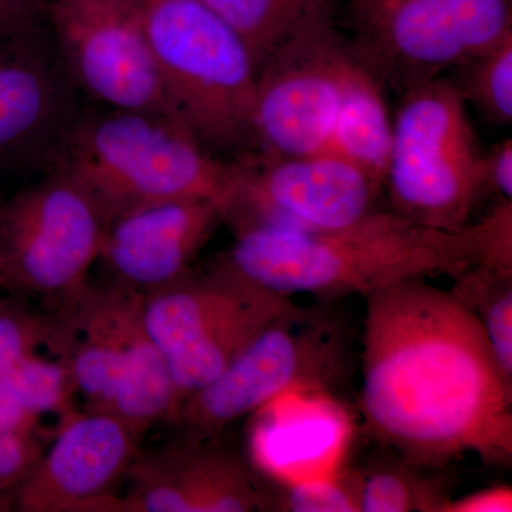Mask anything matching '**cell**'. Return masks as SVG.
<instances>
[{
  "label": "cell",
  "instance_id": "1",
  "mask_svg": "<svg viewBox=\"0 0 512 512\" xmlns=\"http://www.w3.org/2000/svg\"><path fill=\"white\" fill-rule=\"evenodd\" d=\"M366 301L360 407L367 431L417 467H443L464 454L507 467L512 386L473 313L427 278Z\"/></svg>",
  "mask_w": 512,
  "mask_h": 512
},
{
  "label": "cell",
  "instance_id": "2",
  "mask_svg": "<svg viewBox=\"0 0 512 512\" xmlns=\"http://www.w3.org/2000/svg\"><path fill=\"white\" fill-rule=\"evenodd\" d=\"M222 262L256 285L281 295L336 299L383 291L412 278H430L477 265L470 225L447 232L392 211L328 231L256 227L235 232Z\"/></svg>",
  "mask_w": 512,
  "mask_h": 512
},
{
  "label": "cell",
  "instance_id": "3",
  "mask_svg": "<svg viewBox=\"0 0 512 512\" xmlns=\"http://www.w3.org/2000/svg\"><path fill=\"white\" fill-rule=\"evenodd\" d=\"M242 170L244 158L220 160L164 114L110 107L80 110L45 167L79 185L107 225L163 202L228 204Z\"/></svg>",
  "mask_w": 512,
  "mask_h": 512
},
{
  "label": "cell",
  "instance_id": "4",
  "mask_svg": "<svg viewBox=\"0 0 512 512\" xmlns=\"http://www.w3.org/2000/svg\"><path fill=\"white\" fill-rule=\"evenodd\" d=\"M146 22L174 121L214 156H254L258 70L241 37L201 0H146Z\"/></svg>",
  "mask_w": 512,
  "mask_h": 512
},
{
  "label": "cell",
  "instance_id": "5",
  "mask_svg": "<svg viewBox=\"0 0 512 512\" xmlns=\"http://www.w3.org/2000/svg\"><path fill=\"white\" fill-rule=\"evenodd\" d=\"M50 313V352L69 366L86 409L113 414L138 439L156 424L173 421L183 400L148 332L144 292L89 281Z\"/></svg>",
  "mask_w": 512,
  "mask_h": 512
},
{
  "label": "cell",
  "instance_id": "6",
  "mask_svg": "<svg viewBox=\"0 0 512 512\" xmlns=\"http://www.w3.org/2000/svg\"><path fill=\"white\" fill-rule=\"evenodd\" d=\"M348 326L322 308L295 305L269 323L210 383L190 394L170 424L183 440H217L232 421L292 390L326 392L353 367Z\"/></svg>",
  "mask_w": 512,
  "mask_h": 512
},
{
  "label": "cell",
  "instance_id": "7",
  "mask_svg": "<svg viewBox=\"0 0 512 512\" xmlns=\"http://www.w3.org/2000/svg\"><path fill=\"white\" fill-rule=\"evenodd\" d=\"M402 94L384 180L390 211L423 227L461 231L485 192L484 153L467 103L441 76Z\"/></svg>",
  "mask_w": 512,
  "mask_h": 512
},
{
  "label": "cell",
  "instance_id": "8",
  "mask_svg": "<svg viewBox=\"0 0 512 512\" xmlns=\"http://www.w3.org/2000/svg\"><path fill=\"white\" fill-rule=\"evenodd\" d=\"M335 20L357 62L403 93L512 36V0H336Z\"/></svg>",
  "mask_w": 512,
  "mask_h": 512
},
{
  "label": "cell",
  "instance_id": "9",
  "mask_svg": "<svg viewBox=\"0 0 512 512\" xmlns=\"http://www.w3.org/2000/svg\"><path fill=\"white\" fill-rule=\"evenodd\" d=\"M295 305L291 296L254 284L218 258L202 274L188 271L144 293V319L184 402Z\"/></svg>",
  "mask_w": 512,
  "mask_h": 512
},
{
  "label": "cell",
  "instance_id": "10",
  "mask_svg": "<svg viewBox=\"0 0 512 512\" xmlns=\"http://www.w3.org/2000/svg\"><path fill=\"white\" fill-rule=\"evenodd\" d=\"M336 0H316L298 29L259 67L255 130L261 156L323 153L357 66L336 25Z\"/></svg>",
  "mask_w": 512,
  "mask_h": 512
},
{
  "label": "cell",
  "instance_id": "11",
  "mask_svg": "<svg viewBox=\"0 0 512 512\" xmlns=\"http://www.w3.org/2000/svg\"><path fill=\"white\" fill-rule=\"evenodd\" d=\"M45 173L3 204L0 289L43 299L55 309L89 284L107 224L79 185Z\"/></svg>",
  "mask_w": 512,
  "mask_h": 512
},
{
  "label": "cell",
  "instance_id": "12",
  "mask_svg": "<svg viewBox=\"0 0 512 512\" xmlns=\"http://www.w3.org/2000/svg\"><path fill=\"white\" fill-rule=\"evenodd\" d=\"M46 13L79 92L103 107L173 119L148 39L146 0H49Z\"/></svg>",
  "mask_w": 512,
  "mask_h": 512
},
{
  "label": "cell",
  "instance_id": "13",
  "mask_svg": "<svg viewBox=\"0 0 512 512\" xmlns=\"http://www.w3.org/2000/svg\"><path fill=\"white\" fill-rule=\"evenodd\" d=\"M384 185L335 154L244 158L224 221L234 232L268 227L328 231L376 211Z\"/></svg>",
  "mask_w": 512,
  "mask_h": 512
},
{
  "label": "cell",
  "instance_id": "14",
  "mask_svg": "<svg viewBox=\"0 0 512 512\" xmlns=\"http://www.w3.org/2000/svg\"><path fill=\"white\" fill-rule=\"evenodd\" d=\"M126 480V494L114 495L100 512L275 511V493L244 458L217 440L138 451Z\"/></svg>",
  "mask_w": 512,
  "mask_h": 512
},
{
  "label": "cell",
  "instance_id": "15",
  "mask_svg": "<svg viewBox=\"0 0 512 512\" xmlns=\"http://www.w3.org/2000/svg\"><path fill=\"white\" fill-rule=\"evenodd\" d=\"M77 93L42 26L0 45V173L45 171L82 110Z\"/></svg>",
  "mask_w": 512,
  "mask_h": 512
},
{
  "label": "cell",
  "instance_id": "16",
  "mask_svg": "<svg viewBox=\"0 0 512 512\" xmlns=\"http://www.w3.org/2000/svg\"><path fill=\"white\" fill-rule=\"evenodd\" d=\"M138 437L116 416L72 409L55 439L15 490L22 512H100L136 458Z\"/></svg>",
  "mask_w": 512,
  "mask_h": 512
},
{
  "label": "cell",
  "instance_id": "17",
  "mask_svg": "<svg viewBox=\"0 0 512 512\" xmlns=\"http://www.w3.org/2000/svg\"><path fill=\"white\" fill-rule=\"evenodd\" d=\"M227 202L183 200L148 205L107 225L97 264L116 284L147 293L177 281L210 241Z\"/></svg>",
  "mask_w": 512,
  "mask_h": 512
},
{
  "label": "cell",
  "instance_id": "18",
  "mask_svg": "<svg viewBox=\"0 0 512 512\" xmlns=\"http://www.w3.org/2000/svg\"><path fill=\"white\" fill-rule=\"evenodd\" d=\"M384 87L362 64L350 74L338 119L323 153L346 158L384 185L393 120L390 119Z\"/></svg>",
  "mask_w": 512,
  "mask_h": 512
},
{
  "label": "cell",
  "instance_id": "19",
  "mask_svg": "<svg viewBox=\"0 0 512 512\" xmlns=\"http://www.w3.org/2000/svg\"><path fill=\"white\" fill-rule=\"evenodd\" d=\"M448 289L483 328L495 360L512 386V272L471 265L450 278Z\"/></svg>",
  "mask_w": 512,
  "mask_h": 512
},
{
  "label": "cell",
  "instance_id": "20",
  "mask_svg": "<svg viewBox=\"0 0 512 512\" xmlns=\"http://www.w3.org/2000/svg\"><path fill=\"white\" fill-rule=\"evenodd\" d=\"M248 47L256 70L298 29L316 0H201Z\"/></svg>",
  "mask_w": 512,
  "mask_h": 512
},
{
  "label": "cell",
  "instance_id": "21",
  "mask_svg": "<svg viewBox=\"0 0 512 512\" xmlns=\"http://www.w3.org/2000/svg\"><path fill=\"white\" fill-rule=\"evenodd\" d=\"M420 470L402 460L362 473L360 512H443L447 484Z\"/></svg>",
  "mask_w": 512,
  "mask_h": 512
},
{
  "label": "cell",
  "instance_id": "22",
  "mask_svg": "<svg viewBox=\"0 0 512 512\" xmlns=\"http://www.w3.org/2000/svg\"><path fill=\"white\" fill-rule=\"evenodd\" d=\"M461 97L493 124L512 121V36L456 67Z\"/></svg>",
  "mask_w": 512,
  "mask_h": 512
},
{
  "label": "cell",
  "instance_id": "23",
  "mask_svg": "<svg viewBox=\"0 0 512 512\" xmlns=\"http://www.w3.org/2000/svg\"><path fill=\"white\" fill-rule=\"evenodd\" d=\"M29 413L42 419L46 414L63 416L73 407L76 383L62 359H49L37 353L2 376Z\"/></svg>",
  "mask_w": 512,
  "mask_h": 512
},
{
  "label": "cell",
  "instance_id": "24",
  "mask_svg": "<svg viewBox=\"0 0 512 512\" xmlns=\"http://www.w3.org/2000/svg\"><path fill=\"white\" fill-rule=\"evenodd\" d=\"M0 296V377L53 342L52 313L36 311L26 296L6 291Z\"/></svg>",
  "mask_w": 512,
  "mask_h": 512
},
{
  "label": "cell",
  "instance_id": "25",
  "mask_svg": "<svg viewBox=\"0 0 512 512\" xmlns=\"http://www.w3.org/2000/svg\"><path fill=\"white\" fill-rule=\"evenodd\" d=\"M362 473L289 485L275 493V511L360 512Z\"/></svg>",
  "mask_w": 512,
  "mask_h": 512
},
{
  "label": "cell",
  "instance_id": "26",
  "mask_svg": "<svg viewBox=\"0 0 512 512\" xmlns=\"http://www.w3.org/2000/svg\"><path fill=\"white\" fill-rule=\"evenodd\" d=\"M478 264L512 272V200H500L480 221L470 222Z\"/></svg>",
  "mask_w": 512,
  "mask_h": 512
},
{
  "label": "cell",
  "instance_id": "27",
  "mask_svg": "<svg viewBox=\"0 0 512 512\" xmlns=\"http://www.w3.org/2000/svg\"><path fill=\"white\" fill-rule=\"evenodd\" d=\"M43 451L37 431L0 430V495L23 483Z\"/></svg>",
  "mask_w": 512,
  "mask_h": 512
},
{
  "label": "cell",
  "instance_id": "28",
  "mask_svg": "<svg viewBox=\"0 0 512 512\" xmlns=\"http://www.w3.org/2000/svg\"><path fill=\"white\" fill-rule=\"evenodd\" d=\"M45 0H0V45L42 26Z\"/></svg>",
  "mask_w": 512,
  "mask_h": 512
},
{
  "label": "cell",
  "instance_id": "29",
  "mask_svg": "<svg viewBox=\"0 0 512 512\" xmlns=\"http://www.w3.org/2000/svg\"><path fill=\"white\" fill-rule=\"evenodd\" d=\"M485 192L497 194L500 200H512V141H501L483 158Z\"/></svg>",
  "mask_w": 512,
  "mask_h": 512
},
{
  "label": "cell",
  "instance_id": "30",
  "mask_svg": "<svg viewBox=\"0 0 512 512\" xmlns=\"http://www.w3.org/2000/svg\"><path fill=\"white\" fill-rule=\"evenodd\" d=\"M512 490L510 485L484 488L466 497H451L443 512H511Z\"/></svg>",
  "mask_w": 512,
  "mask_h": 512
},
{
  "label": "cell",
  "instance_id": "31",
  "mask_svg": "<svg viewBox=\"0 0 512 512\" xmlns=\"http://www.w3.org/2000/svg\"><path fill=\"white\" fill-rule=\"evenodd\" d=\"M40 419L19 402L6 380L0 377V430L37 431Z\"/></svg>",
  "mask_w": 512,
  "mask_h": 512
},
{
  "label": "cell",
  "instance_id": "32",
  "mask_svg": "<svg viewBox=\"0 0 512 512\" xmlns=\"http://www.w3.org/2000/svg\"><path fill=\"white\" fill-rule=\"evenodd\" d=\"M5 507H10V504L5 503V501L2 500V495H0V511L6 510Z\"/></svg>",
  "mask_w": 512,
  "mask_h": 512
},
{
  "label": "cell",
  "instance_id": "33",
  "mask_svg": "<svg viewBox=\"0 0 512 512\" xmlns=\"http://www.w3.org/2000/svg\"><path fill=\"white\" fill-rule=\"evenodd\" d=\"M3 204H5V198L0 194V217H2Z\"/></svg>",
  "mask_w": 512,
  "mask_h": 512
}]
</instances>
